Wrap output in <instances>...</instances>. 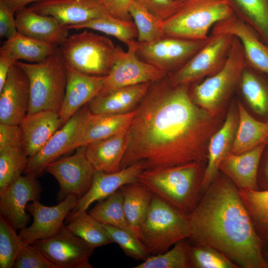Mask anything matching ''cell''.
Segmentation results:
<instances>
[{"instance_id":"e575fe53","label":"cell","mask_w":268,"mask_h":268,"mask_svg":"<svg viewBox=\"0 0 268 268\" xmlns=\"http://www.w3.org/2000/svg\"><path fill=\"white\" fill-rule=\"evenodd\" d=\"M67 28L69 30L88 29L99 31L114 37L127 45L137 36V29L134 21L121 19L110 15Z\"/></svg>"},{"instance_id":"f5cc1de1","label":"cell","mask_w":268,"mask_h":268,"mask_svg":"<svg viewBox=\"0 0 268 268\" xmlns=\"http://www.w3.org/2000/svg\"><path fill=\"white\" fill-rule=\"evenodd\" d=\"M176 1L179 2H181V3H183L188 0H176Z\"/></svg>"},{"instance_id":"cb8c5ba5","label":"cell","mask_w":268,"mask_h":268,"mask_svg":"<svg viewBox=\"0 0 268 268\" xmlns=\"http://www.w3.org/2000/svg\"><path fill=\"white\" fill-rule=\"evenodd\" d=\"M266 142L244 152L230 153L221 162L219 170L239 190H258V168Z\"/></svg>"},{"instance_id":"7a4b0ae2","label":"cell","mask_w":268,"mask_h":268,"mask_svg":"<svg viewBox=\"0 0 268 268\" xmlns=\"http://www.w3.org/2000/svg\"><path fill=\"white\" fill-rule=\"evenodd\" d=\"M187 216L188 239L212 247L244 268H267L262 241L239 190L226 176L215 178Z\"/></svg>"},{"instance_id":"60d3db41","label":"cell","mask_w":268,"mask_h":268,"mask_svg":"<svg viewBox=\"0 0 268 268\" xmlns=\"http://www.w3.org/2000/svg\"><path fill=\"white\" fill-rule=\"evenodd\" d=\"M25 244L9 222L0 215V268H13Z\"/></svg>"},{"instance_id":"4316f807","label":"cell","mask_w":268,"mask_h":268,"mask_svg":"<svg viewBox=\"0 0 268 268\" xmlns=\"http://www.w3.org/2000/svg\"><path fill=\"white\" fill-rule=\"evenodd\" d=\"M136 113V108L124 114H93L89 112L72 151L115 134L128 128Z\"/></svg>"},{"instance_id":"83f0119b","label":"cell","mask_w":268,"mask_h":268,"mask_svg":"<svg viewBox=\"0 0 268 268\" xmlns=\"http://www.w3.org/2000/svg\"><path fill=\"white\" fill-rule=\"evenodd\" d=\"M152 82H146L118 89L97 96L87 104L93 114H120L135 109L148 92Z\"/></svg>"},{"instance_id":"8fae6325","label":"cell","mask_w":268,"mask_h":268,"mask_svg":"<svg viewBox=\"0 0 268 268\" xmlns=\"http://www.w3.org/2000/svg\"><path fill=\"white\" fill-rule=\"evenodd\" d=\"M55 268H93L89 258L95 248L71 233L66 225L56 235L30 244Z\"/></svg>"},{"instance_id":"52a82bcc","label":"cell","mask_w":268,"mask_h":268,"mask_svg":"<svg viewBox=\"0 0 268 268\" xmlns=\"http://www.w3.org/2000/svg\"><path fill=\"white\" fill-rule=\"evenodd\" d=\"M190 235L187 215L153 194L146 217L138 231V238L149 255L163 253Z\"/></svg>"},{"instance_id":"d6a6232c","label":"cell","mask_w":268,"mask_h":268,"mask_svg":"<svg viewBox=\"0 0 268 268\" xmlns=\"http://www.w3.org/2000/svg\"><path fill=\"white\" fill-rule=\"evenodd\" d=\"M261 73L247 65L242 72L239 86L253 111L265 116L268 114V81Z\"/></svg>"},{"instance_id":"2e32d148","label":"cell","mask_w":268,"mask_h":268,"mask_svg":"<svg viewBox=\"0 0 268 268\" xmlns=\"http://www.w3.org/2000/svg\"><path fill=\"white\" fill-rule=\"evenodd\" d=\"M35 176H20L0 194V213L15 229H22L30 221L28 203L39 200L42 188Z\"/></svg>"},{"instance_id":"bcb514c9","label":"cell","mask_w":268,"mask_h":268,"mask_svg":"<svg viewBox=\"0 0 268 268\" xmlns=\"http://www.w3.org/2000/svg\"><path fill=\"white\" fill-rule=\"evenodd\" d=\"M22 132L19 125L0 123V151L21 147Z\"/></svg>"},{"instance_id":"7c38bea8","label":"cell","mask_w":268,"mask_h":268,"mask_svg":"<svg viewBox=\"0 0 268 268\" xmlns=\"http://www.w3.org/2000/svg\"><path fill=\"white\" fill-rule=\"evenodd\" d=\"M72 155L57 159L47 165L45 171L51 174L60 186L59 198L69 195L78 200L89 190L95 170L86 155V146L75 149Z\"/></svg>"},{"instance_id":"d4e9b609","label":"cell","mask_w":268,"mask_h":268,"mask_svg":"<svg viewBox=\"0 0 268 268\" xmlns=\"http://www.w3.org/2000/svg\"><path fill=\"white\" fill-rule=\"evenodd\" d=\"M18 32L58 47L68 36L67 26L55 18L32 11L29 7L15 13Z\"/></svg>"},{"instance_id":"ba28073f","label":"cell","mask_w":268,"mask_h":268,"mask_svg":"<svg viewBox=\"0 0 268 268\" xmlns=\"http://www.w3.org/2000/svg\"><path fill=\"white\" fill-rule=\"evenodd\" d=\"M247 65L241 44L234 37L224 65L216 73L194 86L191 94L193 101L212 114H221L222 107L239 86L242 72Z\"/></svg>"},{"instance_id":"b9f144b4","label":"cell","mask_w":268,"mask_h":268,"mask_svg":"<svg viewBox=\"0 0 268 268\" xmlns=\"http://www.w3.org/2000/svg\"><path fill=\"white\" fill-rule=\"evenodd\" d=\"M189 259L191 268H237L239 267L222 253L202 244L190 245Z\"/></svg>"},{"instance_id":"5b68a950","label":"cell","mask_w":268,"mask_h":268,"mask_svg":"<svg viewBox=\"0 0 268 268\" xmlns=\"http://www.w3.org/2000/svg\"><path fill=\"white\" fill-rule=\"evenodd\" d=\"M234 15L228 0H188L162 25L167 36L205 41L215 24Z\"/></svg>"},{"instance_id":"74e56055","label":"cell","mask_w":268,"mask_h":268,"mask_svg":"<svg viewBox=\"0 0 268 268\" xmlns=\"http://www.w3.org/2000/svg\"><path fill=\"white\" fill-rule=\"evenodd\" d=\"M190 245L183 239L165 252L150 256L134 268H190Z\"/></svg>"},{"instance_id":"ee69618b","label":"cell","mask_w":268,"mask_h":268,"mask_svg":"<svg viewBox=\"0 0 268 268\" xmlns=\"http://www.w3.org/2000/svg\"><path fill=\"white\" fill-rule=\"evenodd\" d=\"M14 268H55L36 247L26 245L18 256Z\"/></svg>"},{"instance_id":"7dc6e473","label":"cell","mask_w":268,"mask_h":268,"mask_svg":"<svg viewBox=\"0 0 268 268\" xmlns=\"http://www.w3.org/2000/svg\"><path fill=\"white\" fill-rule=\"evenodd\" d=\"M14 13L4 0H0V36L9 39L18 33Z\"/></svg>"},{"instance_id":"ab89813d","label":"cell","mask_w":268,"mask_h":268,"mask_svg":"<svg viewBox=\"0 0 268 268\" xmlns=\"http://www.w3.org/2000/svg\"><path fill=\"white\" fill-rule=\"evenodd\" d=\"M28 158L21 147L0 151V194L24 172Z\"/></svg>"},{"instance_id":"ffe728a7","label":"cell","mask_w":268,"mask_h":268,"mask_svg":"<svg viewBox=\"0 0 268 268\" xmlns=\"http://www.w3.org/2000/svg\"><path fill=\"white\" fill-rule=\"evenodd\" d=\"M66 67V92L59 113L61 127L80 108L98 95L106 76L89 75L67 65Z\"/></svg>"},{"instance_id":"4dcf8cb0","label":"cell","mask_w":268,"mask_h":268,"mask_svg":"<svg viewBox=\"0 0 268 268\" xmlns=\"http://www.w3.org/2000/svg\"><path fill=\"white\" fill-rule=\"evenodd\" d=\"M58 46L37 40L18 32L6 39L0 48L7 52L17 62L29 63L41 62L58 51Z\"/></svg>"},{"instance_id":"44dd1931","label":"cell","mask_w":268,"mask_h":268,"mask_svg":"<svg viewBox=\"0 0 268 268\" xmlns=\"http://www.w3.org/2000/svg\"><path fill=\"white\" fill-rule=\"evenodd\" d=\"M238 120V108L232 106L222 125L209 140L207 148V164L201 185L202 192L218 175L222 161L231 153Z\"/></svg>"},{"instance_id":"f1b7e54d","label":"cell","mask_w":268,"mask_h":268,"mask_svg":"<svg viewBox=\"0 0 268 268\" xmlns=\"http://www.w3.org/2000/svg\"><path fill=\"white\" fill-rule=\"evenodd\" d=\"M120 189L127 221L138 238L139 228L146 217L153 194L138 181L125 185Z\"/></svg>"},{"instance_id":"7bdbcfd3","label":"cell","mask_w":268,"mask_h":268,"mask_svg":"<svg viewBox=\"0 0 268 268\" xmlns=\"http://www.w3.org/2000/svg\"><path fill=\"white\" fill-rule=\"evenodd\" d=\"M113 241L128 256L142 261L150 255L140 240L131 231L109 225L103 224Z\"/></svg>"},{"instance_id":"c3c4849f","label":"cell","mask_w":268,"mask_h":268,"mask_svg":"<svg viewBox=\"0 0 268 268\" xmlns=\"http://www.w3.org/2000/svg\"><path fill=\"white\" fill-rule=\"evenodd\" d=\"M110 15L121 19L131 21L129 13L134 0H100Z\"/></svg>"},{"instance_id":"5bb4252c","label":"cell","mask_w":268,"mask_h":268,"mask_svg":"<svg viewBox=\"0 0 268 268\" xmlns=\"http://www.w3.org/2000/svg\"><path fill=\"white\" fill-rule=\"evenodd\" d=\"M89 112L87 104L76 112L37 153L29 157L24 173L38 177L48 164L71 151Z\"/></svg>"},{"instance_id":"ac0fdd59","label":"cell","mask_w":268,"mask_h":268,"mask_svg":"<svg viewBox=\"0 0 268 268\" xmlns=\"http://www.w3.org/2000/svg\"><path fill=\"white\" fill-rule=\"evenodd\" d=\"M29 8L55 18L67 27L109 15L100 0H40Z\"/></svg>"},{"instance_id":"e0dca14e","label":"cell","mask_w":268,"mask_h":268,"mask_svg":"<svg viewBox=\"0 0 268 268\" xmlns=\"http://www.w3.org/2000/svg\"><path fill=\"white\" fill-rule=\"evenodd\" d=\"M29 102L28 76L15 64L10 68L0 90V123L19 125L27 114Z\"/></svg>"},{"instance_id":"f35d334b","label":"cell","mask_w":268,"mask_h":268,"mask_svg":"<svg viewBox=\"0 0 268 268\" xmlns=\"http://www.w3.org/2000/svg\"><path fill=\"white\" fill-rule=\"evenodd\" d=\"M129 13L137 29V43H148L166 36L162 28V22L136 2H133Z\"/></svg>"},{"instance_id":"d590c367","label":"cell","mask_w":268,"mask_h":268,"mask_svg":"<svg viewBox=\"0 0 268 268\" xmlns=\"http://www.w3.org/2000/svg\"><path fill=\"white\" fill-rule=\"evenodd\" d=\"M88 212L103 224L123 228L134 234L125 215L123 196L120 189L106 199L99 201Z\"/></svg>"},{"instance_id":"f907efd6","label":"cell","mask_w":268,"mask_h":268,"mask_svg":"<svg viewBox=\"0 0 268 268\" xmlns=\"http://www.w3.org/2000/svg\"><path fill=\"white\" fill-rule=\"evenodd\" d=\"M40 0H4L10 8L14 12L24 8L26 5Z\"/></svg>"},{"instance_id":"4fadbf2b","label":"cell","mask_w":268,"mask_h":268,"mask_svg":"<svg viewBox=\"0 0 268 268\" xmlns=\"http://www.w3.org/2000/svg\"><path fill=\"white\" fill-rule=\"evenodd\" d=\"M206 40L194 41L165 36L150 43H137L136 54L141 60L169 74L185 64Z\"/></svg>"},{"instance_id":"277c9868","label":"cell","mask_w":268,"mask_h":268,"mask_svg":"<svg viewBox=\"0 0 268 268\" xmlns=\"http://www.w3.org/2000/svg\"><path fill=\"white\" fill-rule=\"evenodd\" d=\"M58 50L66 65L95 76L107 75L125 52L109 38L86 29L68 36Z\"/></svg>"},{"instance_id":"7402d4cb","label":"cell","mask_w":268,"mask_h":268,"mask_svg":"<svg viewBox=\"0 0 268 268\" xmlns=\"http://www.w3.org/2000/svg\"><path fill=\"white\" fill-rule=\"evenodd\" d=\"M142 171V167L139 164L113 173L95 171L89 190L78 200L70 212L87 210L95 201L106 199L125 185L138 181Z\"/></svg>"},{"instance_id":"f6af8a7d","label":"cell","mask_w":268,"mask_h":268,"mask_svg":"<svg viewBox=\"0 0 268 268\" xmlns=\"http://www.w3.org/2000/svg\"><path fill=\"white\" fill-rule=\"evenodd\" d=\"M162 22L180 8L183 3L176 0H134Z\"/></svg>"},{"instance_id":"8992f818","label":"cell","mask_w":268,"mask_h":268,"mask_svg":"<svg viewBox=\"0 0 268 268\" xmlns=\"http://www.w3.org/2000/svg\"><path fill=\"white\" fill-rule=\"evenodd\" d=\"M28 76L30 102L27 114L43 110L59 113L67 80L66 65L58 51L37 63L17 61Z\"/></svg>"},{"instance_id":"8d00e7d4","label":"cell","mask_w":268,"mask_h":268,"mask_svg":"<svg viewBox=\"0 0 268 268\" xmlns=\"http://www.w3.org/2000/svg\"><path fill=\"white\" fill-rule=\"evenodd\" d=\"M259 235L268 238V190H239Z\"/></svg>"},{"instance_id":"6da1fadb","label":"cell","mask_w":268,"mask_h":268,"mask_svg":"<svg viewBox=\"0 0 268 268\" xmlns=\"http://www.w3.org/2000/svg\"><path fill=\"white\" fill-rule=\"evenodd\" d=\"M193 101L189 85H171L168 75L151 83L136 108L121 169L139 164L143 170L207 160L212 135L223 121Z\"/></svg>"},{"instance_id":"816d5d0a","label":"cell","mask_w":268,"mask_h":268,"mask_svg":"<svg viewBox=\"0 0 268 268\" xmlns=\"http://www.w3.org/2000/svg\"><path fill=\"white\" fill-rule=\"evenodd\" d=\"M265 174L268 180V161L267 162L266 168H265Z\"/></svg>"},{"instance_id":"603a6c76","label":"cell","mask_w":268,"mask_h":268,"mask_svg":"<svg viewBox=\"0 0 268 268\" xmlns=\"http://www.w3.org/2000/svg\"><path fill=\"white\" fill-rule=\"evenodd\" d=\"M21 148L29 157L37 153L54 134L61 128L58 112L43 110L27 114L19 124Z\"/></svg>"},{"instance_id":"9c48e42d","label":"cell","mask_w":268,"mask_h":268,"mask_svg":"<svg viewBox=\"0 0 268 268\" xmlns=\"http://www.w3.org/2000/svg\"><path fill=\"white\" fill-rule=\"evenodd\" d=\"M234 37L210 33L204 45L185 64L168 76L173 86L188 84L218 72L224 65Z\"/></svg>"},{"instance_id":"f546056e","label":"cell","mask_w":268,"mask_h":268,"mask_svg":"<svg viewBox=\"0 0 268 268\" xmlns=\"http://www.w3.org/2000/svg\"><path fill=\"white\" fill-rule=\"evenodd\" d=\"M239 120L230 153L238 154L251 149L268 138V121L255 119L243 105L237 103Z\"/></svg>"},{"instance_id":"1f68e13d","label":"cell","mask_w":268,"mask_h":268,"mask_svg":"<svg viewBox=\"0 0 268 268\" xmlns=\"http://www.w3.org/2000/svg\"><path fill=\"white\" fill-rule=\"evenodd\" d=\"M66 219V228L95 248L113 243L103 224L93 218L87 210L70 212Z\"/></svg>"},{"instance_id":"30bf717a","label":"cell","mask_w":268,"mask_h":268,"mask_svg":"<svg viewBox=\"0 0 268 268\" xmlns=\"http://www.w3.org/2000/svg\"><path fill=\"white\" fill-rule=\"evenodd\" d=\"M128 50L113 66L105 77L97 96L104 95L125 87L146 82H153L168 74L140 59L136 54L137 42L135 40L128 45Z\"/></svg>"},{"instance_id":"681fc988","label":"cell","mask_w":268,"mask_h":268,"mask_svg":"<svg viewBox=\"0 0 268 268\" xmlns=\"http://www.w3.org/2000/svg\"><path fill=\"white\" fill-rule=\"evenodd\" d=\"M16 62L8 52L0 48V90L5 83L10 68Z\"/></svg>"},{"instance_id":"484cf974","label":"cell","mask_w":268,"mask_h":268,"mask_svg":"<svg viewBox=\"0 0 268 268\" xmlns=\"http://www.w3.org/2000/svg\"><path fill=\"white\" fill-rule=\"evenodd\" d=\"M129 128L86 146V156L95 171L113 173L121 170L128 145Z\"/></svg>"},{"instance_id":"9a60e30c","label":"cell","mask_w":268,"mask_h":268,"mask_svg":"<svg viewBox=\"0 0 268 268\" xmlns=\"http://www.w3.org/2000/svg\"><path fill=\"white\" fill-rule=\"evenodd\" d=\"M78 201L76 196L69 195L52 206H45L39 200L28 203L26 211L32 216L33 222L21 229L19 235L25 244H30L56 235L65 227V219Z\"/></svg>"},{"instance_id":"3957f363","label":"cell","mask_w":268,"mask_h":268,"mask_svg":"<svg viewBox=\"0 0 268 268\" xmlns=\"http://www.w3.org/2000/svg\"><path fill=\"white\" fill-rule=\"evenodd\" d=\"M202 163L142 171L138 181L153 194L186 215L197 205L201 192Z\"/></svg>"},{"instance_id":"836d02e7","label":"cell","mask_w":268,"mask_h":268,"mask_svg":"<svg viewBox=\"0 0 268 268\" xmlns=\"http://www.w3.org/2000/svg\"><path fill=\"white\" fill-rule=\"evenodd\" d=\"M235 15L251 26L268 45V0H228Z\"/></svg>"},{"instance_id":"d6986e66","label":"cell","mask_w":268,"mask_h":268,"mask_svg":"<svg viewBox=\"0 0 268 268\" xmlns=\"http://www.w3.org/2000/svg\"><path fill=\"white\" fill-rule=\"evenodd\" d=\"M230 34L240 41L249 66L268 76V45L249 25L234 15L215 24L210 33Z\"/></svg>"}]
</instances>
